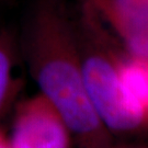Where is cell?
Segmentation results:
<instances>
[{"instance_id": "1", "label": "cell", "mask_w": 148, "mask_h": 148, "mask_svg": "<svg viewBox=\"0 0 148 148\" xmlns=\"http://www.w3.org/2000/svg\"><path fill=\"white\" fill-rule=\"evenodd\" d=\"M19 47L30 74L81 148H110L112 134L87 92L74 14L65 0H36L27 11Z\"/></svg>"}, {"instance_id": "2", "label": "cell", "mask_w": 148, "mask_h": 148, "mask_svg": "<svg viewBox=\"0 0 148 148\" xmlns=\"http://www.w3.org/2000/svg\"><path fill=\"white\" fill-rule=\"evenodd\" d=\"M73 14L86 88L95 113L112 135L142 132L148 123L128 103L122 88V47L85 3L77 0Z\"/></svg>"}, {"instance_id": "3", "label": "cell", "mask_w": 148, "mask_h": 148, "mask_svg": "<svg viewBox=\"0 0 148 148\" xmlns=\"http://www.w3.org/2000/svg\"><path fill=\"white\" fill-rule=\"evenodd\" d=\"M70 138L67 124L43 95L18 104L11 148H70Z\"/></svg>"}, {"instance_id": "4", "label": "cell", "mask_w": 148, "mask_h": 148, "mask_svg": "<svg viewBox=\"0 0 148 148\" xmlns=\"http://www.w3.org/2000/svg\"><path fill=\"white\" fill-rule=\"evenodd\" d=\"M126 53L148 59V0H78Z\"/></svg>"}, {"instance_id": "5", "label": "cell", "mask_w": 148, "mask_h": 148, "mask_svg": "<svg viewBox=\"0 0 148 148\" xmlns=\"http://www.w3.org/2000/svg\"><path fill=\"white\" fill-rule=\"evenodd\" d=\"M120 75L128 103L148 123V59L131 55L122 48Z\"/></svg>"}, {"instance_id": "6", "label": "cell", "mask_w": 148, "mask_h": 148, "mask_svg": "<svg viewBox=\"0 0 148 148\" xmlns=\"http://www.w3.org/2000/svg\"><path fill=\"white\" fill-rule=\"evenodd\" d=\"M19 38L9 27L0 25V117L20 90V80L16 76L18 56L20 55Z\"/></svg>"}, {"instance_id": "7", "label": "cell", "mask_w": 148, "mask_h": 148, "mask_svg": "<svg viewBox=\"0 0 148 148\" xmlns=\"http://www.w3.org/2000/svg\"><path fill=\"white\" fill-rule=\"evenodd\" d=\"M0 148H11L10 140H8L2 133H0Z\"/></svg>"}, {"instance_id": "8", "label": "cell", "mask_w": 148, "mask_h": 148, "mask_svg": "<svg viewBox=\"0 0 148 148\" xmlns=\"http://www.w3.org/2000/svg\"><path fill=\"white\" fill-rule=\"evenodd\" d=\"M5 1H16V0H5Z\"/></svg>"}]
</instances>
